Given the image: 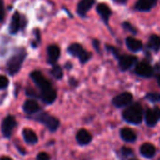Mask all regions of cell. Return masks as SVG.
I'll use <instances>...</instances> for the list:
<instances>
[{"instance_id":"1","label":"cell","mask_w":160,"mask_h":160,"mask_svg":"<svg viewBox=\"0 0 160 160\" xmlns=\"http://www.w3.org/2000/svg\"><path fill=\"white\" fill-rule=\"evenodd\" d=\"M122 118L129 123L139 124L143 119V109L141 105L135 103L127 107L122 112Z\"/></svg>"},{"instance_id":"2","label":"cell","mask_w":160,"mask_h":160,"mask_svg":"<svg viewBox=\"0 0 160 160\" xmlns=\"http://www.w3.org/2000/svg\"><path fill=\"white\" fill-rule=\"evenodd\" d=\"M26 57L27 51L24 48H20L14 53L12 58H9L7 62V71L11 75H14L20 71Z\"/></svg>"},{"instance_id":"3","label":"cell","mask_w":160,"mask_h":160,"mask_svg":"<svg viewBox=\"0 0 160 160\" xmlns=\"http://www.w3.org/2000/svg\"><path fill=\"white\" fill-rule=\"evenodd\" d=\"M34 120L44 124L52 132H55L59 126V121L56 117H54L48 113H45V112L38 114L37 116L34 117Z\"/></svg>"},{"instance_id":"4","label":"cell","mask_w":160,"mask_h":160,"mask_svg":"<svg viewBox=\"0 0 160 160\" xmlns=\"http://www.w3.org/2000/svg\"><path fill=\"white\" fill-rule=\"evenodd\" d=\"M68 52L72 56L78 58L81 63H86L92 57L91 53L87 52L81 45L78 43H72L68 47Z\"/></svg>"},{"instance_id":"5","label":"cell","mask_w":160,"mask_h":160,"mask_svg":"<svg viewBox=\"0 0 160 160\" xmlns=\"http://www.w3.org/2000/svg\"><path fill=\"white\" fill-rule=\"evenodd\" d=\"M16 125H17V122L15 118L12 115L7 116L3 120L2 124H1V131H2L3 136L5 138H10L12 134L13 129L16 127Z\"/></svg>"},{"instance_id":"6","label":"cell","mask_w":160,"mask_h":160,"mask_svg":"<svg viewBox=\"0 0 160 160\" xmlns=\"http://www.w3.org/2000/svg\"><path fill=\"white\" fill-rule=\"evenodd\" d=\"M30 77L34 81V83L37 85V87L40 89V91L45 90V89H47V88L52 86V84L50 83L49 80H47L40 71L32 72L30 73Z\"/></svg>"},{"instance_id":"7","label":"cell","mask_w":160,"mask_h":160,"mask_svg":"<svg viewBox=\"0 0 160 160\" xmlns=\"http://www.w3.org/2000/svg\"><path fill=\"white\" fill-rule=\"evenodd\" d=\"M135 72L141 77H152L153 75V69L152 67L144 61H140L136 64L135 66Z\"/></svg>"},{"instance_id":"8","label":"cell","mask_w":160,"mask_h":160,"mask_svg":"<svg viewBox=\"0 0 160 160\" xmlns=\"http://www.w3.org/2000/svg\"><path fill=\"white\" fill-rule=\"evenodd\" d=\"M160 120V108L155 107L153 108H149L145 113L146 124L150 127L154 126Z\"/></svg>"},{"instance_id":"9","label":"cell","mask_w":160,"mask_h":160,"mask_svg":"<svg viewBox=\"0 0 160 160\" xmlns=\"http://www.w3.org/2000/svg\"><path fill=\"white\" fill-rule=\"evenodd\" d=\"M133 101V95L130 92H122L117 96H115L112 100V104L116 108H123L129 106Z\"/></svg>"},{"instance_id":"10","label":"cell","mask_w":160,"mask_h":160,"mask_svg":"<svg viewBox=\"0 0 160 160\" xmlns=\"http://www.w3.org/2000/svg\"><path fill=\"white\" fill-rule=\"evenodd\" d=\"M119 60V67L122 71H127L129 70L133 65L136 64L138 58L135 56L127 55V56H122L120 55V57L117 58Z\"/></svg>"},{"instance_id":"11","label":"cell","mask_w":160,"mask_h":160,"mask_svg":"<svg viewBox=\"0 0 160 160\" xmlns=\"http://www.w3.org/2000/svg\"><path fill=\"white\" fill-rule=\"evenodd\" d=\"M40 97H41V99H42L45 104L50 105V104H53V103L55 102V100H56V98H57V92H56V90L51 86V87H49V88H47V89H45V90L41 91V92H40Z\"/></svg>"},{"instance_id":"12","label":"cell","mask_w":160,"mask_h":160,"mask_svg":"<svg viewBox=\"0 0 160 160\" xmlns=\"http://www.w3.org/2000/svg\"><path fill=\"white\" fill-rule=\"evenodd\" d=\"M76 141L79 145H88L89 143H91L92 139V136L91 135V133L86 130V129H80L78 130V132L76 133Z\"/></svg>"},{"instance_id":"13","label":"cell","mask_w":160,"mask_h":160,"mask_svg":"<svg viewBox=\"0 0 160 160\" xmlns=\"http://www.w3.org/2000/svg\"><path fill=\"white\" fill-rule=\"evenodd\" d=\"M60 57V49L58 45L52 44L47 48V60L50 64H55Z\"/></svg>"},{"instance_id":"14","label":"cell","mask_w":160,"mask_h":160,"mask_svg":"<svg viewBox=\"0 0 160 160\" xmlns=\"http://www.w3.org/2000/svg\"><path fill=\"white\" fill-rule=\"evenodd\" d=\"M94 4V0H81L77 5V13L80 16H85Z\"/></svg>"},{"instance_id":"15","label":"cell","mask_w":160,"mask_h":160,"mask_svg":"<svg viewBox=\"0 0 160 160\" xmlns=\"http://www.w3.org/2000/svg\"><path fill=\"white\" fill-rule=\"evenodd\" d=\"M21 23H22V21H21L20 13L19 12H14L13 15H12V21H11L10 28H9L10 33L11 34H16L21 28V25H22Z\"/></svg>"},{"instance_id":"16","label":"cell","mask_w":160,"mask_h":160,"mask_svg":"<svg viewBox=\"0 0 160 160\" xmlns=\"http://www.w3.org/2000/svg\"><path fill=\"white\" fill-rule=\"evenodd\" d=\"M154 6L155 4L152 0H138L135 5V10L138 12H150L152 8Z\"/></svg>"},{"instance_id":"17","label":"cell","mask_w":160,"mask_h":160,"mask_svg":"<svg viewBox=\"0 0 160 160\" xmlns=\"http://www.w3.org/2000/svg\"><path fill=\"white\" fill-rule=\"evenodd\" d=\"M97 12L98 14L101 16L102 20L106 23V25L108 24V21H109V18L112 14V12L111 10L109 9V7L106 4H99L97 6Z\"/></svg>"},{"instance_id":"18","label":"cell","mask_w":160,"mask_h":160,"mask_svg":"<svg viewBox=\"0 0 160 160\" xmlns=\"http://www.w3.org/2000/svg\"><path fill=\"white\" fill-rule=\"evenodd\" d=\"M23 109L28 114H35L40 110V106L37 101L33 99L27 100L23 106Z\"/></svg>"},{"instance_id":"19","label":"cell","mask_w":160,"mask_h":160,"mask_svg":"<svg viewBox=\"0 0 160 160\" xmlns=\"http://www.w3.org/2000/svg\"><path fill=\"white\" fill-rule=\"evenodd\" d=\"M139 152L142 156H144L146 158H151L155 154V147L152 143L146 142L140 146Z\"/></svg>"},{"instance_id":"20","label":"cell","mask_w":160,"mask_h":160,"mask_svg":"<svg viewBox=\"0 0 160 160\" xmlns=\"http://www.w3.org/2000/svg\"><path fill=\"white\" fill-rule=\"evenodd\" d=\"M126 46L132 52H138L142 49V42L139 40L135 39L134 37H128L125 40Z\"/></svg>"},{"instance_id":"21","label":"cell","mask_w":160,"mask_h":160,"mask_svg":"<svg viewBox=\"0 0 160 160\" xmlns=\"http://www.w3.org/2000/svg\"><path fill=\"white\" fill-rule=\"evenodd\" d=\"M23 137H24L26 142L28 144H36L39 140L36 133L29 128H25L23 130Z\"/></svg>"},{"instance_id":"22","label":"cell","mask_w":160,"mask_h":160,"mask_svg":"<svg viewBox=\"0 0 160 160\" xmlns=\"http://www.w3.org/2000/svg\"><path fill=\"white\" fill-rule=\"evenodd\" d=\"M121 137L126 142H134L137 139V135L135 131L127 127H124L121 130Z\"/></svg>"},{"instance_id":"23","label":"cell","mask_w":160,"mask_h":160,"mask_svg":"<svg viewBox=\"0 0 160 160\" xmlns=\"http://www.w3.org/2000/svg\"><path fill=\"white\" fill-rule=\"evenodd\" d=\"M147 46L155 52L158 51L160 49V37L158 35H152L149 38V42Z\"/></svg>"},{"instance_id":"24","label":"cell","mask_w":160,"mask_h":160,"mask_svg":"<svg viewBox=\"0 0 160 160\" xmlns=\"http://www.w3.org/2000/svg\"><path fill=\"white\" fill-rule=\"evenodd\" d=\"M51 74H52L55 78H57V79H61L62 76H63V70H62V68H61L60 66L55 65V66L53 67L52 71H51Z\"/></svg>"},{"instance_id":"25","label":"cell","mask_w":160,"mask_h":160,"mask_svg":"<svg viewBox=\"0 0 160 160\" xmlns=\"http://www.w3.org/2000/svg\"><path fill=\"white\" fill-rule=\"evenodd\" d=\"M145 99L149 100L152 103H157L160 102V93L158 92H148L145 95Z\"/></svg>"},{"instance_id":"26","label":"cell","mask_w":160,"mask_h":160,"mask_svg":"<svg viewBox=\"0 0 160 160\" xmlns=\"http://www.w3.org/2000/svg\"><path fill=\"white\" fill-rule=\"evenodd\" d=\"M122 28H123L125 30H127V31L133 33L134 35H136V34L138 33L137 28H136L135 27H133V26H132L130 23H128V22H123V23H122Z\"/></svg>"},{"instance_id":"27","label":"cell","mask_w":160,"mask_h":160,"mask_svg":"<svg viewBox=\"0 0 160 160\" xmlns=\"http://www.w3.org/2000/svg\"><path fill=\"white\" fill-rule=\"evenodd\" d=\"M9 86V79L5 75H0V90H4Z\"/></svg>"},{"instance_id":"28","label":"cell","mask_w":160,"mask_h":160,"mask_svg":"<svg viewBox=\"0 0 160 160\" xmlns=\"http://www.w3.org/2000/svg\"><path fill=\"white\" fill-rule=\"evenodd\" d=\"M37 160H50V155L45 152H41L37 154Z\"/></svg>"},{"instance_id":"29","label":"cell","mask_w":160,"mask_h":160,"mask_svg":"<svg viewBox=\"0 0 160 160\" xmlns=\"http://www.w3.org/2000/svg\"><path fill=\"white\" fill-rule=\"evenodd\" d=\"M122 153L123 156H129L131 154H133V150L129 147H122Z\"/></svg>"},{"instance_id":"30","label":"cell","mask_w":160,"mask_h":160,"mask_svg":"<svg viewBox=\"0 0 160 160\" xmlns=\"http://www.w3.org/2000/svg\"><path fill=\"white\" fill-rule=\"evenodd\" d=\"M5 15V8H4V3L2 0H0V21L3 20Z\"/></svg>"},{"instance_id":"31","label":"cell","mask_w":160,"mask_h":160,"mask_svg":"<svg viewBox=\"0 0 160 160\" xmlns=\"http://www.w3.org/2000/svg\"><path fill=\"white\" fill-rule=\"evenodd\" d=\"M113 1H114L115 3H117V4L124 5V4H126V2H127V0H113Z\"/></svg>"},{"instance_id":"32","label":"cell","mask_w":160,"mask_h":160,"mask_svg":"<svg viewBox=\"0 0 160 160\" xmlns=\"http://www.w3.org/2000/svg\"><path fill=\"white\" fill-rule=\"evenodd\" d=\"M156 80H157V83H158V85L160 86V73H157L156 75Z\"/></svg>"},{"instance_id":"33","label":"cell","mask_w":160,"mask_h":160,"mask_svg":"<svg viewBox=\"0 0 160 160\" xmlns=\"http://www.w3.org/2000/svg\"><path fill=\"white\" fill-rule=\"evenodd\" d=\"M0 160H12V159L9 156H2L1 158H0Z\"/></svg>"},{"instance_id":"34","label":"cell","mask_w":160,"mask_h":160,"mask_svg":"<svg viewBox=\"0 0 160 160\" xmlns=\"http://www.w3.org/2000/svg\"><path fill=\"white\" fill-rule=\"evenodd\" d=\"M152 2H153L155 5H156V4H157V1H158V0H152Z\"/></svg>"},{"instance_id":"35","label":"cell","mask_w":160,"mask_h":160,"mask_svg":"<svg viewBox=\"0 0 160 160\" xmlns=\"http://www.w3.org/2000/svg\"><path fill=\"white\" fill-rule=\"evenodd\" d=\"M129 160H138L137 158H131V159H129Z\"/></svg>"}]
</instances>
